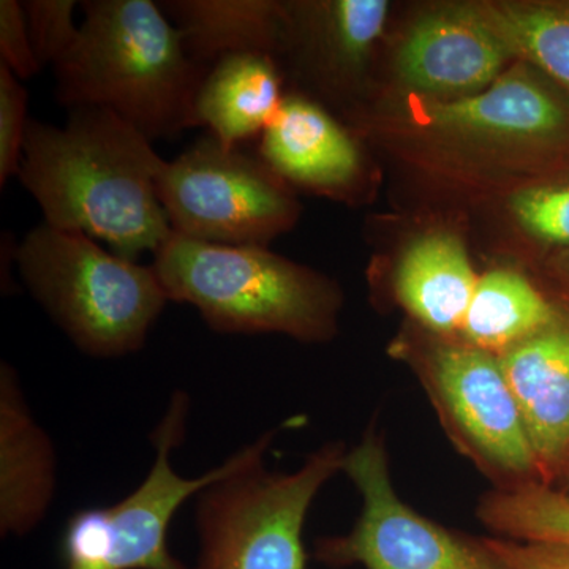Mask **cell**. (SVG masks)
Segmentation results:
<instances>
[{
  "label": "cell",
  "instance_id": "6da1fadb",
  "mask_svg": "<svg viewBox=\"0 0 569 569\" xmlns=\"http://www.w3.org/2000/svg\"><path fill=\"white\" fill-rule=\"evenodd\" d=\"M164 167L152 141L114 112L74 108L61 127L29 119L17 178L44 223L137 261L171 233L157 192Z\"/></svg>",
  "mask_w": 569,
  "mask_h": 569
},
{
  "label": "cell",
  "instance_id": "7a4b0ae2",
  "mask_svg": "<svg viewBox=\"0 0 569 569\" xmlns=\"http://www.w3.org/2000/svg\"><path fill=\"white\" fill-rule=\"evenodd\" d=\"M71 50L56 63V99L118 114L153 141L198 127L208 67L190 58L181 32L152 0H86Z\"/></svg>",
  "mask_w": 569,
  "mask_h": 569
},
{
  "label": "cell",
  "instance_id": "3957f363",
  "mask_svg": "<svg viewBox=\"0 0 569 569\" xmlns=\"http://www.w3.org/2000/svg\"><path fill=\"white\" fill-rule=\"evenodd\" d=\"M152 268L170 301L193 306L213 331L280 332L309 342L335 335L336 288L266 247L211 244L171 231Z\"/></svg>",
  "mask_w": 569,
  "mask_h": 569
},
{
  "label": "cell",
  "instance_id": "277c9868",
  "mask_svg": "<svg viewBox=\"0 0 569 569\" xmlns=\"http://www.w3.org/2000/svg\"><path fill=\"white\" fill-rule=\"evenodd\" d=\"M14 263L74 346L97 358L140 350L170 301L152 264L127 260L89 236L44 222L18 242Z\"/></svg>",
  "mask_w": 569,
  "mask_h": 569
},
{
  "label": "cell",
  "instance_id": "5b68a950",
  "mask_svg": "<svg viewBox=\"0 0 569 569\" xmlns=\"http://www.w3.org/2000/svg\"><path fill=\"white\" fill-rule=\"evenodd\" d=\"M274 436L258 438L241 466L198 493L200 556L193 569H307V512L342 471L347 449L331 441L293 473H271L263 459Z\"/></svg>",
  "mask_w": 569,
  "mask_h": 569
},
{
  "label": "cell",
  "instance_id": "8992f818",
  "mask_svg": "<svg viewBox=\"0 0 569 569\" xmlns=\"http://www.w3.org/2000/svg\"><path fill=\"white\" fill-rule=\"evenodd\" d=\"M400 355L421 381L452 447L492 482V489L542 482L496 356L451 337Z\"/></svg>",
  "mask_w": 569,
  "mask_h": 569
},
{
  "label": "cell",
  "instance_id": "52a82bcc",
  "mask_svg": "<svg viewBox=\"0 0 569 569\" xmlns=\"http://www.w3.org/2000/svg\"><path fill=\"white\" fill-rule=\"evenodd\" d=\"M342 473L361 497V512L347 535L318 538L313 557L328 568L509 569L486 538L470 537L426 518L392 485L387 441L377 425L348 449Z\"/></svg>",
  "mask_w": 569,
  "mask_h": 569
},
{
  "label": "cell",
  "instance_id": "ba28073f",
  "mask_svg": "<svg viewBox=\"0 0 569 569\" xmlns=\"http://www.w3.org/2000/svg\"><path fill=\"white\" fill-rule=\"evenodd\" d=\"M189 399L176 392L163 421L153 432L156 460L144 481L108 508L81 509L67 520L61 539L66 569H189L168 548L176 512L217 479L241 466L252 445L198 478H183L171 456L182 443Z\"/></svg>",
  "mask_w": 569,
  "mask_h": 569
},
{
  "label": "cell",
  "instance_id": "9c48e42d",
  "mask_svg": "<svg viewBox=\"0 0 569 569\" xmlns=\"http://www.w3.org/2000/svg\"><path fill=\"white\" fill-rule=\"evenodd\" d=\"M157 192L171 231L211 244L266 247L296 216L283 178L213 137L167 162Z\"/></svg>",
  "mask_w": 569,
  "mask_h": 569
},
{
  "label": "cell",
  "instance_id": "30bf717a",
  "mask_svg": "<svg viewBox=\"0 0 569 569\" xmlns=\"http://www.w3.org/2000/svg\"><path fill=\"white\" fill-rule=\"evenodd\" d=\"M526 70L485 91L426 104L429 123L451 133L531 142L569 164V96Z\"/></svg>",
  "mask_w": 569,
  "mask_h": 569
},
{
  "label": "cell",
  "instance_id": "8fae6325",
  "mask_svg": "<svg viewBox=\"0 0 569 569\" xmlns=\"http://www.w3.org/2000/svg\"><path fill=\"white\" fill-rule=\"evenodd\" d=\"M511 56L481 9L445 10L415 24L397 54V71L419 92L467 97L496 81Z\"/></svg>",
  "mask_w": 569,
  "mask_h": 569
},
{
  "label": "cell",
  "instance_id": "7c38bea8",
  "mask_svg": "<svg viewBox=\"0 0 569 569\" xmlns=\"http://www.w3.org/2000/svg\"><path fill=\"white\" fill-rule=\"evenodd\" d=\"M545 485L569 478V318L498 358Z\"/></svg>",
  "mask_w": 569,
  "mask_h": 569
},
{
  "label": "cell",
  "instance_id": "4fadbf2b",
  "mask_svg": "<svg viewBox=\"0 0 569 569\" xmlns=\"http://www.w3.org/2000/svg\"><path fill=\"white\" fill-rule=\"evenodd\" d=\"M260 159L284 181L317 192H351L362 176V153L346 127L316 100L284 96L261 134Z\"/></svg>",
  "mask_w": 569,
  "mask_h": 569
},
{
  "label": "cell",
  "instance_id": "5bb4252c",
  "mask_svg": "<svg viewBox=\"0 0 569 569\" xmlns=\"http://www.w3.org/2000/svg\"><path fill=\"white\" fill-rule=\"evenodd\" d=\"M0 526L24 535L47 515L54 493V452L33 421L9 365L0 373Z\"/></svg>",
  "mask_w": 569,
  "mask_h": 569
},
{
  "label": "cell",
  "instance_id": "9a60e30c",
  "mask_svg": "<svg viewBox=\"0 0 569 569\" xmlns=\"http://www.w3.org/2000/svg\"><path fill=\"white\" fill-rule=\"evenodd\" d=\"M478 279L460 239L432 233L415 241L400 258L395 293L422 328L451 337L462 331Z\"/></svg>",
  "mask_w": 569,
  "mask_h": 569
},
{
  "label": "cell",
  "instance_id": "2e32d148",
  "mask_svg": "<svg viewBox=\"0 0 569 569\" xmlns=\"http://www.w3.org/2000/svg\"><path fill=\"white\" fill-rule=\"evenodd\" d=\"M284 96L276 58L266 52H239L213 62L197 96L198 127L211 130L224 148L263 134Z\"/></svg>",
  "mask_w": 569,
  "mask_h": 569
},
{
  "label": "cell",
  "instance_id": "e0dca14e",
  "mask_svg": "<svg viewBox=\"0 0 569 569\" xmlns=\"http://www.w3.org/2000/svg\"><path fill=\"white\" fill-rule=\"evenodd\" d=\"M190 58L211 67L224 56H274L282 31V7L264 0H173L160 3Z\"/></svg>",
  "mask_w": 569,
  "mask_h": 569
},
{
  "label": "cell",
  "instance_id": "ac0fdd59",
  "mask_svg": "<svg viewBox=\"0 0 569 569\" xmlns=\"http://www.w3.org/2000/svg\"><path fill=\"white\" fill-rule=\"evenodd\" d=\"M569 313L520 272L496 269L479 277L460 339L501 355L568 320Z\"/></svg>",
  "mask_w": 569,
  "mask_h": 569
},
{
  "label": "cell",
  "instance_id": "d6986e66",
  "mask_svg": "<svg viewBox=\"0 0 569 569\" xmlns=\"http://www.w3.org/2000/svg\"><path fill=\"white\" fill-rule=\"evenodd\" d=\"M479 9L511 54L537 66L549 81L569 96V6L501 3Z\"/></svg>",
  "mask_w": 569,
  "mask_h": 569
},
{
  "label": "cell",
  "instance_id": "ffe728a7",
  "mask_svg": "<svg viewBox=\"0 0 569 569\" xmlns=\"http://www.w3.org/2000/svg\"><path fill=\"white\" fill-rule=\"evenodd\" d=\"M477 518L497 538L569 545V492L542 482L490 489L479 498Z\"/></svg>",
  "mask_w": 569,
  "mask_h": 569
},
{
  "label": "cell",
  "instance_id": "44dd1931",
  "mask_svg": "<svg viewBox=\"0 0 569 569\" xmlns=\"http://www.w3.org/2000/svg\"><path fill=\"white\" fill-rule=\"evenodd\" d=\"M77 6L74 0L22 2L33 52L41 67H54L80 36V26L74 22Z\"/></svg>",
  "mask_w": 569,
  "mask_h": 569
},
{
  "label": "cell",
  "instance_id": "7402d4cb",
  "mask_svg": "<svg viewBox=\"0 0 569 569\" xmlns=\"http://www.w3.org/2000/svg\"><path fill=\"white\" fill-rule=\"evenodd\" d=\"M28 123V91L0 63V187L20 171Z\"/></svg>",
  "mask_w": 569,
  "mask_h": 569
},
{
  "label": "cell",
  "instance_id": "603a6c76",
  "mask_svg": "<svg viewBox=\"0 0 569 569\" xmlns=\"http://www.w3.org/2000/svg\"><path fill=\"white\" fill-rule=\"evenodd\" d=\"M389 6L385 0H337L332 18L340 40L355 66L361 70L366 58L387 24Z\"/></svg>",
  "mask_w": 569,
  "mask_h": 569
},
{
  "label": "cell",
  "instance_id": "cb8c5ba5",
  "mask_svg": "<svg viewBox=\"0 0 569 569\" xmlns=\"http://www.w3.org/2000/svg\"><path fill=\"white\" fill-rule=\"evenodd\" d=\"M0 63L9 67L18 80H29L41 69L18 0H0Z\"/></svg>",
  "mask_w": 569,
  "mask_h": 569
},
{
  "label": "cell",
  "instance_id": "d4e9b609",
  "mask_svg": "<svg viewBox=\"0 0 569 569\" xmlns=\"http://www.w3.org/2000/svg\"><path fill=\"white\" fill-rule=\"evenodd\" d=\"M509 569H569V545L486 538Z\"/></svg>",
  "mask_w": 569,
  "mask_h": 569
},
{
  "label": "cell",
  "instance_id": "484cf974",
  "mask_svg": "<svg viewBox=\"0 0 569 569\" xmlns=\"http://www.w3.org/2000/svg\"><path fill=\"white\" fill-rule=\"evenodd\" d=\"M550 272H552L561 295L569 302V249L559 250L553 254L552 261H550Z\"/></svg>",
  "mask_w": 569,
  "mask_h": 569
},
{
  "label": "cell",
  "instance_id": "4316f807",
  "mask_svg": "<svg viewBox=\"0 0 569 569\" xmlns=\"http://www.w3.org/2000/svg\"><path fill=\"white\" fill-rule=\"evenodd\" d=\"M569 479V478H568ZM567 492H569V490H567Z\"/></svg>",
  "mask_w": 569,
  "mask_h": 569
}]
</instances>
